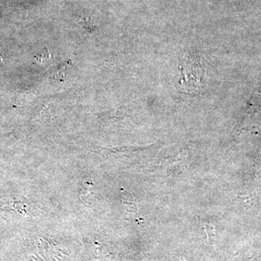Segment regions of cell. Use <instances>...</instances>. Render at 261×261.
Here are the masks:
<instances>
[{
    "instance_id": "1",
    "label": "cell",
    "mask_w": 261,
    "mask_h": 261,
    "mask_svg": "<svg viewBox=\"0 0 261 261\" xmlns=\"http://www.w3.org/2000/svg\"><path fill=\"white\" fill-rule=\"evenodd\" d=\"M3 56L2 55V53H0V66L3 65Z\"/></svg>"
}]
</instances>
